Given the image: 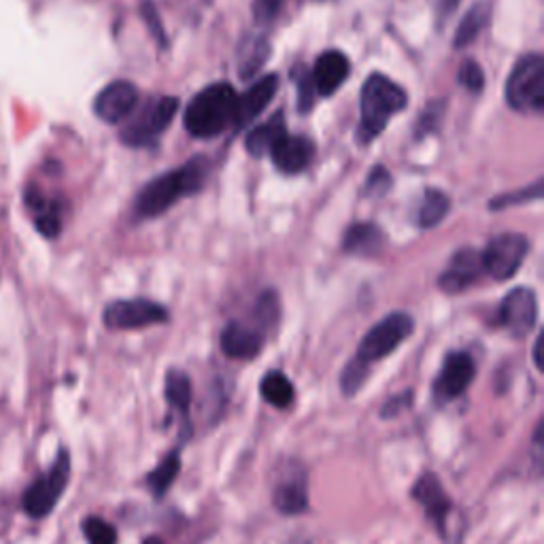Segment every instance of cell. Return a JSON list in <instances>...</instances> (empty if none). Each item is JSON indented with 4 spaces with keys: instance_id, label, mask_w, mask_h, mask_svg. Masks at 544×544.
Here are the masks:
<instances>
[{
    "instance_id": "obj_1",
    "label": "cell",
    "mask_w": 544,
    "mask_h": 544,
    "mask_svg": "<svg viewBox=\"0 0 544 544\" xmlns=\"http://www.w3.org/2000/svg\"><path fill=\"white\" fill-rule=\"evenodd\" d=\"M208 172V160L206 158H194L185 162L181 169L164 172V175L155 177L141 189L136 196L135 211L138 217H160L181 200L183 196L200 192L202 185L206 181Z\"/></svg>"
},
{
    "instance_id": "obj_2",
    "label": "cell",
    "mask_w": 544,
    "mask_h": 544,
    "mask_svg": "<svg viewBox=\"0 0 544 544\" xmlns=\"http://www.w3.org/2000/svg\"><path fill=\"white\" fill-rule=\"evenodd\" d=\"M236 94L230 83H213L200 90L183 113V126L196 138H213L234 126Z\"/></svg>"
},
{
    "instance_id": "obj_3",
    "label": "cell",
    "mask_w": 544,
    "mask_h": 544,
    "mask_svg": "<svg viewBox=\"0 0 544 544\" xmlns=\"http://www.w3.org/2000/svg\"><path fill=\"white\" fill-rule=\"evenodd\" d=\"M408 96L396 81L381 73H373L362 88V138H374L385 130L387 121L407 107Z\"/></svg>"
},
{
    "instance_id": "obj_4",
    "label": "cell",
    "mask_w": 544,
    "mask_h": 544,
    "mask_svg": "<svg viewBox=\"0 0 544 544\" xmlns=\"http://www.w3.org/2000/svg\"><path fill=\"white\" fill-rule=\"evenodd\" d=\"M413 329L415 321L408 312H390L376 326L368 329L351 364L370 374V366L391 355L413 334Z\"/></svg>"
},
{
    "instance_id": "obj_5",
    "label": "cell",
    "mask_w": 544,
    "mask_h": 544,
    "mask_svg": "<svg viewBox=\"0 0 544 544\" xmlns=\"http://www.w3.org/2000/svg\"><path fill=\"white\" fill-rule=\"evenodd\" d=\"M506 102L517 113H542L544 109V57L528 54L514 65L506 81Z\"/></svg>"
},
{
    "instance_id": "obj_6",
    "label": "cell",
    "mask_w": 544,
    "mask_h": 544,
    "mask_svg": "<svg viewBox=\"0 0 544 544\" xmlns=\"http://www.w3.org/2000/svg\"><path fill=\"white\" fill-rule=\"evenodd\" d=\"M68 478H71V453L66 449H60L54 466L48 474L39 477L24 491L22 497V511L31 519H45L54 513L62 494H65Z\"/></svg>"
},
{
    "instance_id": "obj_7",
    "label": "cell",
    "mask_w": 544,
    "mask_h": 544,
    "mask_svg": "<svg viewBox=\"0 0 544 544\" xmlns=\"http://www.w3.org/2000/svg\"><path fill=\"white\" fill-rule=\"evenodd\" d=\"M177 111L179 98L152 96L121 130V143L128 145V147H145V145L154 143L162 132L169 128Z\"/></svg>"
},
{
    "instance_id": "obj_8",
    "label": "cell",
    "mask_w": 544,
    "mask_h": 544,
    "mask_svg": "<svg viewBox=\"0 0 544 544\" xmlns=\"http://www.w3.org/2000/svg\"><path fill=\"white\" fill-rule=\"evenodd\" d=\"M477 376V366L470 353L453 351L444 357L441 373L436 374L432 385V396L436 407H447L449 402H455L468 391Z\"/></svg>"
},
{
    "instance_id": "obj_9",
    "label": "cell",
    "mask_w": 544,
    "mask_h": 544,
    "mask_svg": "<svg viewBox=\"0 0 544 544\" xmlns=\"http://www.w3.org/2000/svg\"><path fill=\"white\" fill-rule=\"evenodd\" d=\"M530 251V242L519 233H505L489 241L487 249L480 253L483 268L496 281H506L517 275Z\"/></svg>"
},
{
    "instance_id": "obj_10",
    "label": "cell",
    "mask_w": 544,
    "mask_h": 544,
    "mask_svg": "<svg viewBox=\"0 0 544 544\" xmlns=\"http://www.w3.org/2000/svg\"><path fill=\"white\" fill-rule=\"evenodd\" d=\"M102 321L109 329H141L169 321V311L145 298L115 300L104 309Z\"/></svg>"
},
{
    "instance_id": "obj_11",
    "label": "cell",
    "mask_w": 544,
    "mask_h": 544,
    "mask_svg": "<svg viewBox=\"0 0 544 544\" xmlns=\"http://www.w3.org/2000/svg\"><path fill=\"white\" fill-rule=\"evenodd\" d=\"M538 321V300L530 287H514L502 300L497 323L513 338H525Z\"/></svg>"
},
{
    "instance_id": "obj_12",
    "label": "cell",
    "mask_w": 544,
    "mask_h": 544,
    "mask_svg": "<svg viewBox=\"0 0 544 544\" xmlns=\"http://www.w3.org/2000/svg\"><path fill=\"white\" fill-rule=\"evenodd\" d=\"M410 497L424 508L426 517L436 525L438 534L447 536L449 517L453 514V502L434 472H424L410 489Z\"/></svg>"
},
{
    "instance_id": "obj_13",
    "label": "cell",
    "mask_w": 544,
    "mask_h": 544,
    "mask_svg": "<svg viewBox=\"0 0 544 544\" xmlns=\"http://www.w3.org/2000/svg\"><path fill=\"white\" fill-rule=\"evenodd\" d=\"M272 505L285 517H296L309 508V478L300 464H287L272 489Z\"/></svg>"
},
{
    "instance_id": "obj_14",
    "label": "cell",
    "mask_w": 544,
    "mask_h": 544,
    "mask_svg": "<svg viewBox=\"0 0 544 544\" xmlns=\"http://www.w3.org/2000/svg\"><path fill=\"white\" fill-rule=\"evenodd\" d=\"M138 102V90L130 81H113L107 88L98 92L94 101V113L98 119L107 124H119L121 119L130 118L135 113Z\"/></svg>"
},
{
    "instance_id": "obj_15",
    "label": "cell",
    "mask_w": 544,
    "mask_h": 544,
    "mask_svg": "<svg viewBox=\"0 0 544 544\" xmlns=\"http://www.w3.org/2000/svg\"><path fill=\"white\" fill-rule=\"evenodd\" d=\"M483 258H480V251L477 249H460V251L453 253L451 262L447 266V270L438 276V287L447 294H460L464 292L477 283L483 275Z\"/></svg>"
},
{
    "instance_id": "obj_16",
    "label": "cell",
    "mask_w": 544,
    "mask_h": 544,
    "mask_svg": "<svg viewBox=\"0 0 544 544\" xmlns=\"http://www.w3.org/2000/svg\"><path fill=\"white\" fill-rule=\"evenodd\" d=\"M219 347L230 360H253L264 347V332L242 321H230L219 334Z\"/></svg>"
},
{
    "instance_id": "obj_17",
    "label": "cell",
    "mask_w": 544,
    "mask_h": 544,
    "mask_svg": "<svg viewBox=\"0 0 544 544\" xmlns=\"http://www.w3.org/2000/svg\"><path fill=\"white\" fill-rule=\"evenodd\" d=\"M276 92H279V75L272 73L258 79L245 94L236 98L234 128H247V126L268 107Z\"/></svg>"
},
{
    "instance_id": "obj_18",
    "label": "cell",
    "mask_w": 544,
    "mask_h": 544,
    "mask_svg": "<svg viewBox=\"0 0 544 544\" xmlns=\"http://www.w3.org/2000/svg\"><path fill=\"white\" fill-rule=\"evenodd\" d=\"M270 155L275 166L281 172H285V175H298V172L309 169L312 155H315V145L304 136L285 135L272 147Z\"/></svg>"
},
{
    "instance_id": "obj_19",
    "label": "cell",
    "mask_w": 544,
    "mask_h": 544,
    "mask_svg": "<svg viewBox=\"0 0 544 544\" xmlns=\"http://www.w3.org/2000/svg\"><path fill=\"white\" fill-rule=\"evenodd\" d=\"M351 65L343 51L329 49L317 57L315 68H312V81H315L317 96H332L340 85L349 77Z\"/></svg>"
},
{
    "instance_id": "obj_20",
    "label": "cell",
    "mask_w": 544,
    "mask_h": 544,
    "mask_svg": "<svg viewBox=\"0 0 544 544\" xmlns=\"http://www.w3.org/2000/svg\"><path fill=\"white\" fill-rule=\"evenodd\" d=\"M385 234L379 225L374 224H355L347 230L343 239V251L351 256L373 258L379 256L385 247Z\"/></svg>"
},
{
    "instance_id": "obj_21",
    "label": "cell",
    "mask_w": 544,
    "mask_h": 544,
    "mask_svg": "<svg viewBox=\"0 0 544 544\" xmlns=\"http://www.w3.org/2000/svg\"><path fill=\"white\" fill-rule=\"evenodd\" d=\"M270 56V43L262 34H251V37L241 40L239 60H236V71L241 79H251L262 71Z\"/></svg>"
},
{
    "instance_id": "obj_22",
    "label": "cell",
    "mask_w": 544,
    "mask_h": 544,
    "mask_svg": "<svg viewBox=\"0 0 544 544\" xmlns=\"http://www.w3.org/2000/svg\"><path fill=\"white\" fill-rule=\"evenodd\" d=\"M285 119H283L281 113L272 115L268 121L259 124L249 132L245 138V149L249 155H256V158H262V155L270 154L272 147L279 143L281 136H285Z\"/></svg>"
},
{
    "instance_id": "obj_23",
    "label": "cell",
    "mask_w": 544,
    "mask_h": 544,
    "mask_svg": "<svg viewBox=\"0 0 544 544\" xmlns=\"http://www.w3.org/2000/svg\"><path fill=\"white\" fill-rule=\"evenodd\" d=\"M164 396L166 402L181 415L183 430L188 427L189 432V404H192V381H189V374H185L183 370L177 368L169 370L164 381Z\"/></svg>"
},
{
    "instance_id": "obj_24",
    "label": "cell",
    "mask_w": 544,
    "mask_h": 544,
    "mask_svg": "<svg viewBox=\"0 0 544 544\" xmlns=\"http://www.w3.org/2000/svg\"><path fill=\"white\" fill-rule=\"evenodd\" d=\"M259 396H262V400L270 404V407L285 410L296 400V390H294V383L281 370H270V373H266L264 379L259 381Z\"/></svg>"
},
{
    "instance_id": "obj_25",
    "label": "cell",
    "mask_w": 544,
    "mask_h": 544,
    "mask_svg": "<svg viewBox=\"0 0 544 544\" xmlns=\"http://www.w3.org/2000/svg\"><path fill=\"white\" fill-rule=\"evenodd\" d=\"M489 20H491L489 0H480V3L472 4V7L468 9V13L461 17L460 26H457V32L453 37V48L455 49L468 48V45H470L472 40L485 31V26L489 24Z\"/></svg>"
},
{
    "instance_id": "obj_26",
    "label": "cell",
    "mask_w": 544,
    "mask_h": 544,
    "mask_svg": "<svg viewBox=\"0 0 544 544\" xmlns=\"http://www.w3.org/2000/svg\"><path fill=\"white\" fill-rule=\"evenodd\" d=\"M179 472H181V449H172L171 453L160 461V466L154 468V470L147 474L145 483H147L149 491H152L155 497H164L166 491L171 489V485L177 480Z\"/></svg>"
},
{
    "instance_id": "obj_27",
    "label": "cell",
    "mask_w": 544,
    "mask_h": 544,
    "mask_svg": "<svg viewBox=\"0 0 544 544\" xmlns=\"http://www.w3.org/2000/svg\"><path fill=\"white\" fill-rule=\"evenodd\" d=\"M449 208H451V200L447 194L434 188L426 189L424 198H421L419 211H417V224L426 230L434 228V225H438L444 217H447Z\"/></svg>"
},
{
    "instance_id": "obj_28",
    "label": "cell",
    "mask_w": 544,
    "mask_h": 544,
    "mask_svg": "<svg viewBox=\"0 0 544 544\" xmlns=\"http://www.w3.org/2000/svg\"><path fill=\"white\" fill-rule=\"evenodd\" d=\"M81 530H83L85 540L90 544H118V530L102 517H94V514H92V517L83 519Z\"/></svg>"
},
{
    "instance_id": "obj_29",
    "label": "cell",
    "mask_w": 544,
    "mask_h": 544,
    "mask_svg": "<svg viewBox=\"0 0 544 544\" xmlns=\"http://www.w3.org/2000/svg\"><path fill=\"white\" fill-rule=\"evenodd\" d=\"M294 79H296L298 85V109L300 113H309L315 104V81H312V75L306 66H296L294 68Z\"/></svg>"
},
{
    "instance_id": "obj_30",
    "label": "cell",
    "mask_w": 544,
    "mask_h": 544,
    "mask_svg": "<svg viewBox=\"0 0 544 544\" xmlns=\"http://www.w3.org/2000/svg\"><path fill=\"white\" fill-rule=\"evenodd\" d=\"M34 224H37L39 233L48 236V239H56L62 228L60 213H57L54 205H48V202H43V205L37 208V219H34Z\"/></svg>"
},
{
    "instance_id": "obj_31",
    "label": "cell",
    "mask_w": 544,
    "mask_h": 544,
    "mask_svg": "<svg viewBox=\"0 0 544 544\" xmlns=\"http://www.w3.org/2000/svg\"><path fill=\"white\" fill-rule=\"evenodd\" d=\"M279 298H276L275 292H266L258 298L256 304V320L259 323V329L262 328H270L275 326L276 320H279Z\"/></svg>"
},
{
    "instance_id": "obj_32",
    "label": "cell",
    "mask_w": 544,
    "mask_h": 544,
    "mask_svg": "<svg viewBox=\"0 0 544 544\" xmlns=\"http://www.w3.org/2000/svg\"><path fill=\"white\" fill-rule=\"evenodd\" d=\"M540 196H542V179H538V181L528 185V188L519 189V192L500 196V198L491 202L489 206L491 208H506V206H513V205H521V202L538 200V198H540Z\"/></svg>"
},
{
    "instance_id": "obj_33",
    "label": "cell",
    "mask_w": 544,
    "mask_h": 544,
    "mask_svg": "<svg viewBox=\"0 0 544 544\" xmlns=\"http://www.w3.org/2000/svg\"><path fill=\"white\" fill-rule=\"evenodd\" d=\"M457 81H460L466 90L478 94V92L485 88V73L477 60H466L464 65L460 66V71H457Z\"/></svg>"
},
{
    "instance_id": "obj_34",
    "label": "cell",
    "mask_w": 544,
    "mask_h": 544,
    "mask_svg": "<svg viewBox=\"0 0 544 544\" xmlns=\"http://www.w3.org/2000/svg\"><path fill=\"white\" fill-rule=\"evenodd\" d=\"M283 3H285V0H253L251 9L258 24H270V22L281 13Z\"/></svg>"
},
{
    "instance_id": "obj_35",
    "label": "cell",
    "mask_w": 544,
    "mask_h": 544,
    "mask_svg": "<svg viewBox=\"0 0 544 544\" xmlns=\"http://www.w3.org/2000/svg\"><path fill=\"white\" fill-rule=\"evenodd\" d=\"M391 188V177L383 166H376V169L370 172L368 181H366V189L374 196H383L387 189Z\"/></svg>"
},
{
    "instance_id": "obj_36",
    "label": "cell",
    "mask_w": 544,
    "mask_h": 544,
    "mask_svg": "<svg viewBox=\"0 0 544 544\" xmlns=\"http://www.w3.org/2000/svg\"><path fill=\"white\" fill-rule=\"evenodd\" d=\"M410 400H413V391H407V393H402V396L391 398V400H387V402H385L383 410H381V417H383V419H390V417H396L398 413H402V410H407V408H408Z\"/></svg>"
},
{
    "instance_id": "obj_37",
    "label": "cell",
    "mask_w": 544,
    "mask_h": 544,
    "mask_svg": "<svg viewBox=\"0 0 544 544\" xmlns=\"http://www.w3.org/2000/svg\"><path fill=\"white\" fill-rule=\"evenodd\" d=\"M438 118H441V111H438V109H427V111L421 115L419 126H417V135H419V136L430 135V132L436 128Z\"/></svg>"
},
{
    "instance_id": "obj_38",
    "label": "cell",
    "mask_w": 544,
    "mask_h": 544,
    "mask_svg": "<svg viewBox=\"0 0 544 544\" xmlns=\"http://www.w3.org/2000/svg\"><path fill=\"white\" fill-rule=\"evenodd\" d=\"M461 0H438V17H443V20H447L449 15H453L457 7H460Z\"/></svg>"
},
{
    "instance_id": "obj_39",
    "label": "cell",
    "mask_w": 544,
    "mask_h": 544,
    "mask_svg": "<svg viewBox=\"0 0 544 544\" xmlns=\"http://www.w3.org/2000/svg\"><path fill=\"white\" fill-rule=\"evenodd\" d=\"M540 351H542V334H538V338H536V343H534V364H536L538 370H542V355H540Z\"/></svg>"
},
{
    "instance_id": "obj_40",
    "label": "cell",
    "mask_w": 544,
    "mask_h": 544,
    "mask_svg": "<svg viewBox=\"0 0 544 544\" xmlns=\"http://www.w3.org/2000/svg\"><path fill=\"white\" fill-rule=\"evenodd\" d=\"M143 544H162V540H160V538L154 536V538H147V540H145Z\"/></svg>"
}]
</instances>
